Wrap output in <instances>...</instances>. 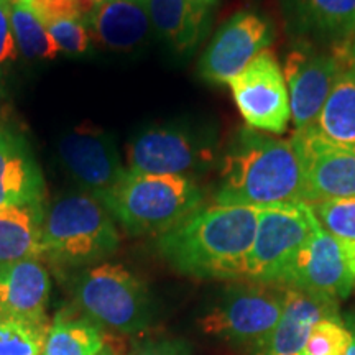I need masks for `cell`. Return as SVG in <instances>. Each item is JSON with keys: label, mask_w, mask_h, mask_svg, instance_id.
Returning a JSON list of instances; mask_svg holds the SVG:
<instances>
[{"label": "cell", "mask_w": 355, "mask_h": 355, "mask_svg": "<svg viewBox=\"0 0 355 355\" xmlns=\"http://www.w3.org/2000/svg\"><path fill=\"white\" fill-rule=\"evenodd\" d=\"M46 28L61 51L83 55L89 50V32L81 20H60Z\"/></svg>", "instance_id": "f1b7e54d"}, {"label": "cell", "mask_w": 355, "mask_h": 355, "mask_svg": "<svg viewBox=\"0 0 355 355\" xmlns=\"http://www.w3.org/2000/svg\"><path fill=\"white\" fill-rule=\"evenodd\" d=\"M43 206L0 207V266L43 259Z\"/></svg>", "instance_id": "ffe728a7"}, {"label": "cell", "mask_w": 355, "mask_h": 355, "mask_svg": "<svg viewBox=\"0 0 355 355\" xmlns=\"http://www.w3.org/2000/svg\"><path fill=\"white\" fill-rule=\"evenodd\" d=\"M352 55L355 58V38H354V43H352Z\"/></svg>", "instance_id": "d590c367"}, {"label": "cell", "mask_w": 355, "mask_h": 355, "mask_svg": "<svg viewBox=\"0 0 355 355\" xmlns=\"http://www.w3.org/2000/svg\"><path fill=\"white\" fill-rule=\"evenodd\" d=\"M304 159L308 204L355 198V148L329 144L313 130L295 132Z\"/></svg>", "instance_id": "5bb4252c"}, {"label": "cell", "mask_w": 355, "mask_h": 355, "mask_svg": "<svg viewBox=\"0 0 355 355\" xmlns=\"http://www.w3.org/2000/svg\"><path fill=\"white\" fill-rule=\"evenodd\" d=\"M257 219V207H201L178 227L159 235L157 248L176 272L188 277L243 282Z\"/></svg>", "instance_id": "6da1fadb"}, {"label": "cell", "mask_w": 355, "mask_h": 355, "mask_svg": "<svg viewBox=\"0 0 355 355\" xmlns=\"http://www.w3.org/2000/svg\"><path fill=\"white\" fill-rule=\"evenodd\" d=\"M71 291L79 313L101 327L125 336L141 334L148 329L152 321L148 291L125 266H89L74 278Z\"/></svg>", "instance_id": "5b68a950"}, {"label": "cell", "mask_w": 355, "mask_h": 355, "mask_svg": "<svg viewBox=\"0 0 355 355\" xmlns=\"http://www.w3.org/2000/svg\"><path fill=\"white\" fill-rule=\"evenodd\" d=\"M282 285L345 298L355 285V242L319 227L293 259Z\"/></svg>", "instance_id": "30bf717a"}, {"label": "cell", "mask_w": 355, "mask_h": 355, "mask_svg": "<svg viewBox=\"0 0 355 355\" xmlns=\"http://www.w3.org/2000/svg\"><path fill=\"white\" fill-rule=\"evenodd\" d=\"M235 105L250 128L282 135L291 121L285 74L272 50L260 51L239 76L227 83Z\"/></svg>", "instance_id": "9c48e42d"}, {"label": "cell", "mask_w": 355, "mask_h": 355, "mask_svg": "<svg viewBox=\"0 0 355 355\" xmlns=\"http://www.w3.org/2000/svg\"><path fill=\"white\" fill-rule=\"evenodd\" d=\"M286 285L237 282L199 324L209 336L239 347L265 349L282 318Z\"/></svg>", "instance_id": "8992f818"}, {"label": "cell", "mask_w": 355, "mask_h": 355, "mask_svg": "<svg viewBox=\"0 0 355 355\" xmlns=\"http://www.w3.org/2000/svg\"><path fill=\"white\" fill-rule=\"evenodd\" d=\"M354 61L355 58L347 48H334L332 53L298 48L288 55L283 74L290 86L291 121L296 132L311 128L337 78Z\"/></svg>", "instance_id": "8fae6325"}, {"label": "cell", "mask_w": 355, "mask_h": 355, "mask_svg": "<svg viewBox=\"0 0 355 355\" xmlns=\"http://www.w3.org/2000/svg\"><path fill=\"white\" fill-rule=\"evenodd\" d=\"M354 327V340H352V344H350V347L347 349V352H345V355H355V326H352Z\"/></svg>", "instance_id": "e575fe53"}, {"label": "cell", "mask_w": 355, "mask_h": 355, "mask_svg": "<svg viewBox=\"0 0 355 355\" xmlns=\"http://www.w3.org/2000/svg\"><path fill=\"white\" fill-rule=\"evenodd\" d=\"M354 340V331L340 318L321 319L313 326L303 355H345Z\"/></svg>", "instance_id": "484cf974"}, {"label": "cell", "mask_w": 355, "mask_h": 355, "mask_svg": "<svg viewBox=\"0 0 355 355\" xmlns=\"http://www.w3.org/2000/svg\"><path fill=\"white\" fill-rule=\"evenodd\" d=\"M99 202L130 235H163L204 204V193L186 176L128 171Z\"/></svg>", "instance_id": "3957f363"}, {"label": "cell", "mask_w": 355, "mask_h": 355, "mask_svg": "<svg viewBox=\"0 0 355 355\" xmlns=\"http://www.w3.org/2000/svg\"><path fill=\"white\" fill-rule=\"evenodd\" d=\"M319 227L308 202L261 207L243 282L282 285L293 259Z\"/></svg>", "instance_id": "52a82bcc"}, {"label": "cell", "mask_w": 355, "mask_h": 355, "mask_svg": "<svg viewBox=\"0 0 355 355\" xmlns=\"http://www.w3.org/2000/svg\"><path fill=\"white\" fill-rule=\"evenodd\" d=\"M130 355H189V349L181 340L155 339L139 344Z\"/></svg>", "instance_id": "4dcf8cb0"}, {"label": "cell", "mask_w": 355, "mask_h": 355, "mask_svg": "<svg viewBox=\"0 0 355 355\" xmlns=\"http://www.w3.org/2000/svg\"><path fill=\"white\" fill-rule=\"evenodd\" d=\"M107 345L99 324L66 308L51 321L42 355H97Z\"/></svg>", "instance_id": "7402d4cb"}, {"label": "cell", "mask_w": 355, "mask_h": 355, "mask_svg": "<svg viewBox=\"0 0 355 355\" xmlns=\"http://www.w3.org/2000/svg\"><path fill=\"white\" fill-rule=\"evenodd\" d=\"M301 8L319 32L334 37L355 32V0H301Z\"/></svg>", "instance_id": "cb8c5ba5"}, {"label": "cell", "mask_w": 355, "mask_h": 355, "mask_svg": "<svg viewBox=\"0 0 355 355\" xmlns=\"http://www.w3.org/2000/svg\"><path fill=\"white\" fill-rule=\"evenodd\" d=\"M43 257L61 266H86L117 252L121 235L112 216L96 198H60L44 214Z\"/></svg>", "instance_id": "277c9868"}, {"label": "cell", "mask_w": 355, "mask_h": 355, "mask_svg": "<svg viewBox=\"0 0 355 355\" xmlns=\"http://www.w3.org/2000/svg\"><path fill=\"white\" fill-rule=\"evenodd\" d=\"M97 355H119V354H117V350H115V349L112 347V345L107 344Z\"/></svg>", "instance_id": "1f68e13d"}, {"label": "cell", "mask_w": 355, "mask_h": 355, "mask_svg": "<svg viewBox=\"0 0 355 355\" xmlns=\"http://www.w3.org/2000/svg\"><path fill=\"white\" fill-rule=\"evenodd\" d=\"M96 2H97V3H101V2H104V0H96Z\"/></svg>", "instance_id": "8d00e7d4"}, {"label": "cell", "mask_w": 355, "mask_h": 355, "mask_svg": "<svg viewBox=\"0 0 355 355\" xmlns=\"http://www.w3.org/2000/svg\"><path fill=\"white\" fill-rule=\"evenodd\" d=\"M273 40L272 26L254 12H239L217 30L199 60V76L212 84H227L242 73Z\"/></svg>", "instance_id": "7c38bea8"}, {"label": "cell", "mask_w": 355, "mask_h": 355, "mask_svg": "<svg viewBox=\"0 0 355 355\" xmlns=\"http://www.w3.org/2000/svg\"><path fill=\"white\" fill-rule=\"evenodd\" d=\"M211 7L191 0H150L152 26L173 50L188 53L207 30Z\"/></svg>", "instance_id": "d6986e66"}, {"label": "cell", "mask_w": 355, "mask_h": 355, "mask_svg": "<svg viewBox=\"0 0 355 355\" xmlns=\"http://www.w3.org/2000/svg\"><path fill=\"white\" fill-rule=\"evenodd\" d=\"M191 2L201 3V6H206V7H212L216 3V0H191Z\"/></svg>", "instance_id": "836d02e7"}, {"label": "cell", "mask_w": 355, "mask_h": 355, "mask_svg": "<svg viewBox=\"0 0 355 355\" xmlns=\"http://www.w3.org/2000/svg\"><path fill=\"white\" fill-rule=\"evenodd\" d=\"M12 0H0V73L19 56L10 21Z\"/></svg>", "instance_id": "f546056e"}, {"label": "cell", "mask_w": 355, "mask_h": 355, "mask_svg": "<svg viewBox=\"0 0 355 355\" xmlns=\"http://www.w3.org/2000/svg\"><path fill=\"white\" fill-rule=\"evenodd\" d=\"M127 170L146 175L193 176L211 168L216 140L194 127L159 125L141 130L125 146Z\"/></svg>", "instance_id": "ba28073f"}, {"label": "cell", "mask_w": 355, "mask_h": 355, "mask_svg": "<svg viewBox=\"0 0 355 355\" xmlns=\"http://www.w3.org/2000/svg\"><path fill=\"white\" fill-rule=\"evenodd\" d=\"M44 26L60 20L84 21L94 10L96 0H21Z\"/></svg>", "instance_id": "83f0119b"}, {"label": "cell", "mask_w": 355, "mask_h": 355, "mask_svg": "<svg viewBox=\"0 0 355 355\" xmlns=\"http://www.w3.org/2000/svg\"><path fill=\"white\" fill-rule=\"evenodd\" d=\"M311 207L326 232L355 242V198L327 199Z\"/></svg>", "instance_id": "4316f807"}, {"label": "cell", "mask_w": 355, "mask_h": 355, "mask_svg": "<svg viewBox=\"0 0 355 355\" xmlns=\"http://www.w3.org/2000/svg\"><path fill=\"white\" fill-rule=\"evenodd\" d=\"M10 21L17 48L28 60H55L60 48L50 32L21 0H12Z\"/></svg>", "instance_id": "603a6c76"}, {"label": "cell", "mask_w": 355, "mask_h": 355, "mask_svg": "<svg viewBox=\"0 0 355 355\" xmlns=\"http://www.w3.org/2000/svg\"><path fill=\"white\" fill-rule=\"evenodd\" d=\"M83 24L102 46L130 51L140 46L152 30L150 0H104Z\"/></svg>", "instance_id": "ac0fdd59"}, {"label": "cell", "mask_w": 355, "mask_h": 355, "mask_svg": "<svg viewBox=\"0 0 355 355\" xmlns=\"http://www.w3.org/2000/svg\"><path fill=\"white\" fill-rule=\"evenodd\" d=\"M58 152L66 171L97 201L127 173L114 139L101 128L78 127L66 133Z\"/></svg>", "instance_id": "4fadbf2b"}, {"label": "cell", "mask_w": 355, "mask_h": 355, "mask_svg": "<svg viewBox=\"0 0 355 355\" xmlns=\"http://www.w3.org/2000/svg\"><path fill=\"white\" fill-rule=\"evenodd\" d=\"M3 105H6V99H3L2 87H0V127H2V119H3Z\"/></svg>", "instance_id": "d6a6232c"}, {"label": "cell", "mask_w": 355, "mask_h": 355, "mask_svg": "<svg viewBox=\"0 0 355 355\" xmlns=\"http://www.w3.org/2000/svg\"><path fill=\"white\" fill-rule=\"evenodd\" d=\"M304 159L300 141L243 130L222 157L216 193L219 206L272 207L306 202Z\"/></svg>", "instance_id": "7a4b0ae2"}, {"label": "cell", "mask_w": 355, "mask_h": 355, "mask_svg": "<svg viewBox=\"0 0 355 355\" xmlns=\"http://www.w3.org/2000/svg\"><path fill=\"white\" fill-rule=\"evenodd\" d=\"M329 318H340L336 298L286 286L282 318L266 344L265 355H303L314 324Z\"/></svg>", "instance_id": "9a60e30c"}, {"label": "cell", "mask_w": 355, "mask_h": 355, "mask_svg": "<svg viewBox=\"0 0 355 355\" xmlns=\"http://www.w3.org/2000/svg\"><path fill=\"white\" fill-rule=\"evenodd\" d=\"M44 180L24 135L0 127V207L43 206Z\"/></svg>", "instance_id": "2e32d148"}, {"label": "cell", "mask_w": 355, "mask_h": 355, "mask_svg": "<svg viewBox=\"0 0 355 355\" xmlns=\"http://www.w3.org/2000/svg\"><path fill=\"white\" fill-rule=\"evenodd\" d=\"M50 277L40 260L0 266V316L33 324H50L46 306Z\"/></svg>", "instance_id": "e0dca14e"}, {"label": "cell", "mask_w": 355, "mask_h": 355, "mask_svg": "<svg viewBox=\"0 0 355 355\" xmlns=\"http://www.w3.org/2000/svg\"><path fill=\"white\" fill-rule=\"evenodd\" d=\"M313 130L329 144L355 148V61L337 78Z\"/></svg>", "instance_id": "44dd1931"}, {"label": "cell", "mask_w": 355, "mask_h": 355, "mask_svg": "<svg viewBox=\"0 0 355 355\" xmlns=\"http://www.w3.org/2000/svg\"><path fill=\"white\" fill-rule=\"evenodd\" d=\"M50 326L0 316V355H42Z\"/></svg>", "instance_id": "d4e9b609"}]
</instances>
